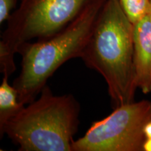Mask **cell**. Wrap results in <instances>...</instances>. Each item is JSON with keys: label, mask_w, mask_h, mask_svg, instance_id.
<instances>
[{"label": "cell", "mask_w": 151, "mask_h": 151, "mask_svg": "<svg viewBox=\"0 0 151 151\" xmlns=\"http://www.w3.org/2000/svg\"><path fill=\"white\" fill-rule=\"evenodd\" d=\"M150 13H149V16H150V21H151V0H150Z\"/></svg>", "instance_id": "cell-12"}, {"label": "cell", "mask_w": 151, "mask_h": 151, "mask_svg": "<svg viewBox=\"0 0 151 151\" xmlns=\"http://www.w3.org/2000/svg\"><path fill=\"white\" fill-rule=\"evenodd\" d=\"M81 59L104 78L113 108L134 101V24L118 0H106Z\"/></svg>", "instance_id": "cell-1"}, {"label": "cell", "mask_w": 151, "mask_h": 151, "mask_svg": "<svg viewBox=\"0 0 151 151\" xmlns=\"http://www.w3.org/2000/svg\"><path fill=\"white\" fill-rule=\"evenodd\" d=\"M143 151H151V139H146L143 145Z\"/></svg>", "instance_id": "cell-11"}, {"label": "cell", "mask_w": 151, "mask_h": 151, "mask_svg": "<svg viewBox=\"0 0 151 151\" xmlns=\"http://www.w3.org/2000/svg\"><path fill=\"white\" fill-rule=\"evenodd\" d=\"M3 76L0 86V124L24 106L19 102L17 90L9 85V76Z\"/></svg>", "instance_id": "cell-7"}, {"label": "cell", "mask_w": 151, "mask_h": 151, "mask_svg": "<svg viewBox=\"0 0 151 151\" xmlns=\"http://www.w3.org/2000/svg\"><path fill=\"white\" fill-rule=\"evenodd\" d=\"M118 1L134 24L150 13V0H118Z\"/></svg>", "instance_id": "cell-8"}, {"label": "cell", "mask_w": 151, "mask_h": 151, "mask_svg": "<svg viewBox=\"0 0 151 151\" xmlns=\"http://www.w3.org/2000/svg\"><path fill=\"white\" fill-rule=\"evenodd\" d=\"M40 97L0 124L20 151H72L81 106L72 94L58 96L47 86Z\"/></svg>", "instance_id": "cell-3"}, {"label": "cell", "mask_w": 151, "mask_h": 151, "mask_svg": "<svg viewBox=\"0 0 151 151\" xmlns=\"http://www.w3.org/2000/svg\"><path fill=\"white\" fill-rule=\"evenodd\" d=\"M106 0H90L70 23L48 39L22 43L21 71L13 83L18 101H33L47 81L68 60L81 58L100 11Z\"/></svg>", "instance_id": "cell-2"}, {"label": "cell", "mask_w": 151, "mask_h": 151, "mask_svg": "<svg viewBox=\"0 0 151 151\" xmlns=\"http://www.w3.org/2000/svg\"><path fill=\"white\" fill-rule=\"evenodd\" d=\"M144 133L146 139H151V120L145 126Z\"/></svg>", "instance_id": "cell-10"}, {"label": "cell", "mask_w": 151, "mask_h": 151, "mask_svg": "<svg viewBox=\"0 0 151 151\" xmlns=\"http://www.w3.org/2000/svg\"><path fill=\"white\" fill-rule=\"evenodd\" d=\"M134 65L137 88L151 92V21L149 15L134 24Z\"/></svg>", "instance_id": "cell-6"}, {"label": "cell", "mask_w": 151, "mask_h": 151, "mask_svg": "<svg viewBox=\"0 0 151 151\" xmlns=\"http://www.w3.org/2000/svg\"><path fill=\"white\" fill-rule=\"evenodd\" d=\"M150 120V101L121 105L73 141L72 151H143L144 128Z\"/></svg>", "instance_id": "cell-5"}, {"label": "cell", "mask_w": 151, "mask_h": 151, "mask_svg": "<svg viewBox=\"0 0 151 151\" xmlns=\"http://www.w3.org/2000/svg\"><path fill=\"white\" fill-rule=\"evenodd\" d=\"M90 0H20L7 20L0 41V71L16 70L14 57L22 43L48 39L65 28Z\"/></svg>", "instance_id": "cell-4"}, {"label": "cell", "mask_w": 151, "mask_h": 151, "mask_svg": "<svg viewBox=\"0 0 151 151\" xmlns=\"http://www.w3.org/2000/svg\"><path fill=\"white\" fill-rule=\"evenodd\" d=\"M18 1V0H0V23L7 21L14 9H16Z\"/></svg>", "instance_id": "cell-9"}]
</instances>
